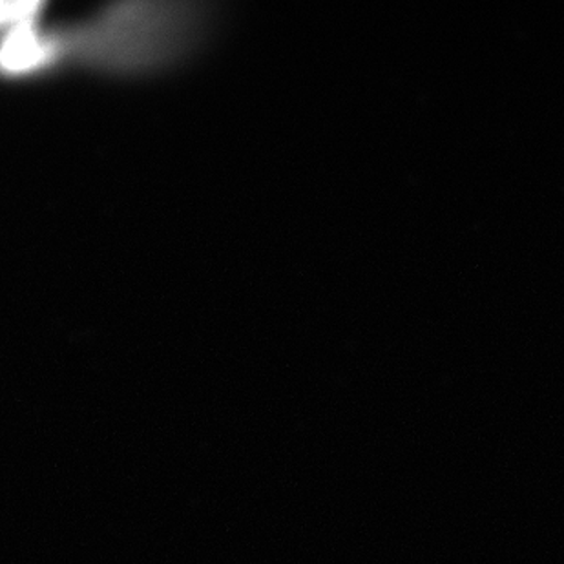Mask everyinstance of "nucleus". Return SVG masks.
I'll use <instances>...</instances> for the list:
<instances>
[{
	"instance_id": "1",
	"label": "nucleus",
	"mask_w": 564,
	"mask_h": 564,
	"mask_svg": "<svg viewBox=\"0 0 564 564\" xmlns=\"http://www.w3.org/2000/svg\"><path fill=\"white\" fill-rule=\"evenodd\" d=\"M207 17L199 4L113 6L54 43L57 52L64 50L101 68L141 72L187 54L199 41Z\"/></svg>"
},
{
	"instance_id": "2",
	"label": "nucleus",
	"mask_w": 564,
	"mask_h": 564,
	"mask_svg": "<svg viewBox=\"0 0 564 564\" xmlns=\"http://www.w3.org/2000/svg\"><path fill=\"white\" fill-rule=\"evenodd\" d=\"M57 55L54 39L44 37L35 28V19L19 22L8 30L0 44V72L26 74Z\"/></svg>"
}]
</instances>
